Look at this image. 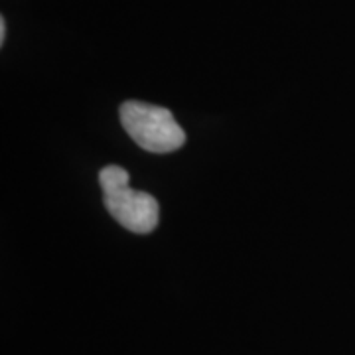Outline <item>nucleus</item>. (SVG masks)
<instances>
[{
    "mask_svg": "<svg viewBox=\"0 0 355 355\" xmlns=\"http://www.w3.org/2000/svg\"><path fill=\"white\" fill-rule=\"evenodd\" d=\"M105 207L119 225L132 233L146 235L158 225L160 205L156 198L130 188L128 172L121 166H107L99 172Z\"/></svg>",
    "mask_w": 355,
    "mask_h": 355,
    "instance_id": "nucleus-1",
    "label": "nucleus"
},
{
    "mask_svg": "<svg viewBox=\"0 0 355 355\" xmlns=\"http://www.w3.org/2000/svg\"><path fill=\"white\" fill-rule=\"evenodd\" d=\"M121 123L140 148L153 154L174 153L186 142V132L178 125L174 114L150 103H123Z\"/></svg>",
    "mask_w": 355,
    "mask_h": 355,
    "instance_id": "nucleus-2",
    "label": "nucleus"
},
{
    "mask_svg": "<svg viewBox=\"0 0 355 355\" xmlns=\"http://www.w3.org/2000/svg\"><path fill=\"white\" fill-rule=\"evenodd\" d=\"M4 40H6V20L0 18V44H4Z\"/></svg>",
    "mask_w": 355,
    "mask_h": 355,
    "instance_id": "nucleus-3",
    "label": "nucleus"
}]
</instances>
